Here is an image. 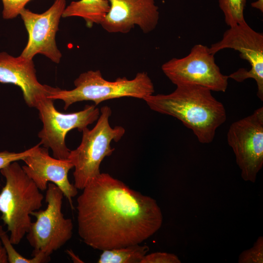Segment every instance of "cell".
<instances>
[{"mask_svg":"<svg viewBox=\"0 0 263 263\" xmlns=\"http://www.w3.org/2000/svg\"><path fill=\"white\" fill-rule=\"evenodd\" d=\"M0 240L7 255L8 262L10 263H44L50 261V257L42 253H38L31 259L26 258L18 253L14 248L10 238L0 225Z\"/></svg>","mask_w":263,"mask_h":263,"instance_id":"18","label":"cell"},{"mask_svg":"<svg viewBox=\"0 0 263 263\" xmlns=\"http://www.w3.org/2000/svg\"><path fill=\"white\" fill-rule=\"evenodd\" d=\"M0 83L19 87L26 104L34 108L40 99L50 95L53 88L38 82L33 59L5 52H0Z\"/></svg>","mask_w":263,"mask_h":263,"instance_id":"14","label":"cell"},{"mask_svg":"<svg viewBox=\"0 0 263 263\" xmlns=\"http://www.w3.org/2000/svg\"><path fill=\"white\" fill-rule=\"evenodd\" d=\"M0 172L5 179L0 192V218L7 225L11 243L18 244L30 229L31 212L41 207L44 197L17 161Z\"/></svg>","mask_w":263,"mask_h":263,"instance_id":"3","label":"cell"},{"mask_svg":"<svg viewBox=\"0 0 263 263\" xmlns=\"http://www.w3.org/2000/svg\"><path fill=\"white\" fill-rule=\"evenodd\" d=\"M54 101L45 96L40 99L36 106L43 123L38 137L41 145L52 150L54 158L67 159L70 152L65 142L67 133L74 129L82 132L97 120L100 110L95 105H87L79 112L63 113L55 108Z\"/></svg>","mask_w":263,"mask_h":263,"instance_id":"7","label":"cell"},{"mask_svg":"<svg viewBox=\"0 0 263 263\" xmlns=\"http://www.w3.org/2000/svg\"><path fill=\"white\" fill-rule=\"evenodd\" d=\"M8 257L6 251L0 240V263H7Z\"/></svg>","mask_w":263,"mask_h":263,"instance_id":"23","label":"cell"},{"mask_svg":"<svg viewBox=\"0 0 263 263\" xmlns=\"http://www.w3.org/2000/svg\"><path fill=\"white\" fill-rule=\"evenodd\" d=\"M31 0H1L3 4L2 18L12 19L19 15L21 11Z\"/></svg>","mask_w":263,"mask_h":263,"instance_id":"20","label":"cell"},{"mask_svg":"<svg viewBox=\"0 0 263 263\" xmlns=\"http://www.w3.org/2000/svg\"><path fill=\"white\" fill-rule=\"evenodd\" d=\"M209 47L194 45L189 53L182 58H172L164 63L162 70L177 86L196 85L211 91L225 92L228 77L223 75Z\"/></svg>","mask_w":263,"mask_h":263,"instance_id":"8","label":"cell"},{"mask_svg":"<svg viewBox=\"0 0 263 263\" xmlns=\"http://www.w3.org/2000/svg\"><path fill=\"white\" fill-rule=\"evenodd\" d=\"M251 7L263 12V0H257L251 4Z\"/></svg>","mask_w":263,"mask_h":263,"instance_id":"24","label":"cell"},{"mask_svg":"<svg viewBox=\"0 0 263 263\" xmlns=\"http://www.w3.org/2000/svg\"><path fill=\"white\" fill-rule=\"evenodd\" d=\"M179 258L174 254L157 252L146 254L140 263H180Z\"/></svg>","mask_w":263,"mask_h":263,"instance_id":"22","label":"cell"},{"mask_svg":"<svg viewBox=\"0 0 263 263\" xmlns=\"http://www.w3.org/2000/svg\"><path fill=\"white\" fill-rule=\"evenodd\" d=\"M227 141L235 154L242 178L255 183L263 166V107L232 123Z\"/></svg>","mask_w":263,"mask_h":263,"instance_id":"9","label":"cell"},{"mask_svg":"<svg viewBox=\"0 0 263 263\" xmlns=\"http://www.w3.org/2000/svg\"><path fill=\"white\" fill-rule=\"evenodd\" d=\"M40 145L23 160L26 164L22 167L23 169L40 190L47 189L48 182L55 184L73 206L72 198L78 191L68 177L69 171L74 168L72 163L69 159H59L51 157L48 149L40 147Z\"/></svg>","mask_w":263,"mask_h":263,"instance_id":"13","label":"cell"},{"mask_svg":"<svg viewBox=\"0 0 263 263\" xmlns=\"http://www.w3.org/2000/svg\"><path fill=\"white\" fill-rule=\"evenodd\" d=\"M112 113L109 107H101L95 125L92 130L88 127L84 129L80 145L70 150L68 159L75 169L74 185L77 189L82 190L101 173L102 161L114 150L111 146V142H118L125 134L123 127L111 126L109 118Z\"/></svg>","mask_w":263,"mask_h":263,"instance_id":"5","label":"cell"},{"mask_svg":"<svg viewBox=\"0 0 263 263\" xmlns=\"http://www.w3.org/2000/svg\"><path fill=\"white\" fill-rule=\"evenodd\" d=\"M224 49H232L250 65L249 71L241 68L231 74L228 78L238 82L252 78L257 86V95L263 100V34L253 29L245 21L229 27L221 40L212 44L209 51L215 55Z\"/></svg>","mask_w":263,"mask_h":263,"instance_id":"10","label":"cell"},{"mask_svg":"<svg viewBox=\"0 0 263 263\" xmlns=\"http://www.w3.org/2000/svg\"><path fill=\"white\" fill-rule=\"evenodd\" d=\"M146 245L136 244L102 250L98 263H140L149 251Z\"/></svg>","mask_w":263,"mask_h":263,"instance_id":"16","label":"cell"},{"mask_svg":"<svg viewBox=\"0 0 263 263\" xmlns=\"http://www.w3.org/2000/svg\"><path fill=\"white\" fill-rule=\"evenodd\" d=\"M225 23L229 27L245 21L244 11L246 0H218Z\"/></svg>","mask_w":263,"mask_h":263,"instance_id":"17","label":"cell"},{"mask_svg":"<svg viewBox=\"0 0 263 263\" xmlns=\"http://www.w3.org/2000/svg\"><path fill=\"white\" fill-rule=\"evenodd\" d=\"M66 4V0H55L41 14L25 8L21 11L19 15L28 32V40L20 56L33 59L37 54H41L55 63H59L62 55L56 45V35Z\"/></svg>","mask_w":263,"mask_h":263,"instance_id":"11","label":"cell"},{"mask_svg":"<svg viewBox=\"0 0 263 263\" xmlns=\"http://www.w3.org/2000/svg\"><path fill=\"white\" fill-rule=\"evenodd\" d=\"M77 197L78 233L87 245L104 250L141 244L161 227L156 200L101 173Z\"/></svg>","mask_w":263,"mask_h":263,"instance_id":"1","label":"cell"},{"mask_svg":"<svg viewBox=\"0 0 263 263\" xmlns=\"http://www.w3.org/2000/svg\"><path fill=\"white\" fill-rule=\"evenodd\" d=\"M108 0H79L72 1L66 6L62 18L78 17L86 21L88 27L94 24H100L109 11Z\"/></svg>","mask_w":263,"mask_h":263,"instance_id":"15","label":"cell"},{"mask_svg":"<svg viewBox=\"0 0 263 263\" xmlns=\"http://www.w3.org/2000/svg\"><path fill=\"white\" fill-rule=\"evenodd\" d=\"M239 263H263V237H259L250 249L245 250L239 255Z\"/></svg>","mask_w":263,"mask_h":263,"instance_id":"19","label":"cell"},{"mask_svg":"<svg viewBox=\"0 0 263 263\" xmlns=\"http://www.w3.org/2000/svg\"><path fill=\"white\" fill-rule=\"evenodd\" d=\"M143 100L151 110L180 120L202 144L212 142L226 119L223 104L210 90L199 86H177L169 94H153Z\"/></svg>","mask_w":263,"mask_h":263,"instance_id":"2","label":"cell"},{"mask_svg":"<svg viewBox=\"0 0 263 263\" xmlns=\"http://www.w3.org/2000/svg\"><path fill=\"white\" fill-rule=\"evenodd\" d=\"M110 9L100 25L110 33H128L135 25L145 34L155 29L159 19L154 0H108Z\"/></svg>","mask_w":263,"mask_h":263,"instance_id":"12","label":"cell"},{"mask_svg":"<svg viewBox=\"0 0 263 263\" xmlns=\"http://www.w3.org/2000/svg\"><path fill=\"white\" fill-rule=\"evenodd\" d=\"M63 196L57 186L48 183L45 196L46 208L31 212L36 220L32 222L26 238L34 248L33 256L40 253L50 256L71 239L73 224L62 212Z\"/></svg>","mask_w":263,"mask_h":263,"instance_id":"6","label":"cell"},{"mask_svg":"<svg viewBox=\"0 0 263 263\" xmlns=\"http://www.w3.org/2000/svg\"><path fill=\"white\" fill-rule=\"evenodd\" d=\"M40 145L39 143L26 150L19 152L7 150L0 151V170L12 162L23 160L25 158L32 154L37 147Z\"/></svg>","mask_w":263,"mask_h":263,"instance_id":"21","label":"cell"},{"mask_svg":"<svg viewBox=\"0 0 263 263\" xmlns=\"http://www.w3.org/2000/svg\"><path fill=\"white\" fill-rule=\"evenodd\" d=\"M74 85L71 90L53 87L48 97L62 100L66 110L79 101H92L97 106L103 101L123 97L143 100L154 92L153 84L145 72L138 73L132 79L123 77L111 81L104 78L99 70H90L81 73Z\"/></svg>","mask_w":263,"mask_h":263,"instance_id":"4","label":"cell"}]
</instances>
